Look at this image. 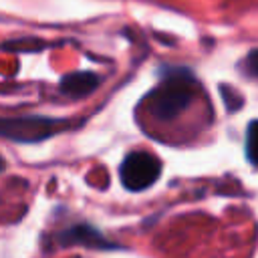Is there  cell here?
<instances>
[{
  "mask_svg": "<svg viewBox=\"0 0 258 258\" xmlns=\"http://www.w3.org/2000/svg\"><path fill=\"white\" fill-rule=\"evenodd\" d=\"M202 83L185 64H161L157 69V85L143 97L141 107L155 121H173L185 113L198 95Z\"/></svg>",
  "mask_w": 258,
  "mask_h": 258,
  "instance_id": "6da1fadb",
  "label": "cell"
},
{
  "mask_svg": "<svg viewBox=\"0 0 258 258\" xmlns=\"http://www.w3.org/2000/svg\"><path fill=\"white\" fill-rule=\"evenodd\" d=\"M103 85V77L95 71H73L58 81V91L69 99L91 97Z\"/></svg>",
  "mask_w": 258,
  "mask_h": 258,
  "instance_id": "5b68a950",
  "label": "cell"
},
{
  "mask_svg": "<svg viewBox=\"0 0 258 258\" xmlns=\"http://www.w3.org/2000/svg\"><path fill=\"white\" fill-rule=\"evenodd\" d=\"M163 171V163L157 155L135 149L129 151L119 163V181L127 191H145L149 189Z\"/></svg>",
  "mask_w": 258,
  "mask_h": 258,
  "instance_id": "3957f363",
  "label": "cell"
},
{
  "mask_svg": "<svg viewBox=\"0 0 258 258\" xmlns=\"http://www.w3.org/2000/svg\"><path fill=\"white\" fill-rule=\"evenodd\" d=\"M4 169H6V161H4V157L0 155V173H2Z\"/></svg>",
  "mask_w": 258,
  "mask_h": 258,
  "instance_id": "9c48e42d",
  "label": "cell"
},
{
  "mask_svg": "<svg viewBox=\"0 0 258 258\" xmlns=\"http://www.w3.org/2000/svg\"><path fill=\"white\" fill-rule=\"evenodd\" d=\"M244 155L252 167H258V119L248 121L244 135Z\"/></svg>",
  "mask_w": 258,
  "mask_h": 258,
  "instance_id": "8992f818",
  "label": "cell"
},
{
  "mask_svg": "<svg viewBox=\"0 0 258 258\" xmlns=\"http://www.w3.org/2000/svg\"><path fill=\"white\" fill-rule=\"evenodd\" d=\"M69 119L44 115H0V137L14 143H40L69 129Z\"/></svg>",
  "mask_w": 258,
  "mask_h": 258,
  "instance_id": "7a4b0ae2",
  "label": "cell"
},
{
  "mask_svg": "<svg viewBox=\"0 0 258 258\" xmlns=\"http://www.w3.org/2000/svg\"><path fill=\"white\" fill-rule=\"evenodd\" d=\"M238 69H240V73H242L244 77H248V79H258V48L248 50V52L240 58Z\"/></svg>",
  "mask_w": 258,
  "mask_h": 258,
  "instance_id": "ba28073f",
  "label": "cell"
},
{
  "mask_svg": "<svg viewBox=\"0 0 258 258\" xmlns=\"http://www.w3.org/2000/svg\"><path fill=\"white\" fill-rule=\"evenodd\" d=\"M54 244L58 248H71V246H83L93 250H121V246L113 240H109L99 228L87 222H79L73 226H67L58 230L54 236Z\"/></svg>",
  "mask_w": 258,
  "mask_h": 258,
  "instance_id": "277c9868",
  "label": "cell"
},
{
  "mask_svg": "<svg viewBox=\"0 0 258 258\" xmlns=\"http://www.w3.org/2000/svg\"><path fill=\"white\" fill-rule=\"evenodd\" d=\"M218 91H220V95H222V101H224L228 113H236V111H240V109L244 107V95H242L236 87L222 83V85L218 87Z\"/></svg>",
  "mask_w": 258,
  "mask_h": 258,
  "instance_id": "52a82bcc",
  "label": "cell"
}]
</instances>
